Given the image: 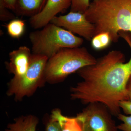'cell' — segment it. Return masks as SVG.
Wrapping results in <instances>:
<instances>
[{"instance_id":"9c48e42d","label":"cell","mask_w":131,"mask_h":131,"mask_svg":"<svg viewBox=\"0 0 131 131\" xmlns=\"http://www.w3.org/2000/svg\"><path fill=\"white\" fill-rule=\"evenodd\" d=\"M32 55L26 46H21L9 54V62L6 64L8 70L14 77H21L27 71L30 63Z\"/></svg>"},{"instance_id":"e0dca14e","label":"cell","mask_w":131,"mask_h":131,"mask_svg":"<svg viewBox=\"0 0 131 131\" xmlns=\"http://www.w3.org/2000/svg\"><path fill=\"white\" fill-rule=\"evenodd\" d=\"M46 131H62L58 121L52 115L50 119L46 124Z\"/></svg>"},{"instance_id":"3957f363","label":"cell","mask_w":131,"mask_h":131,"mask_svg":"<svg viewBox=\"0 0 131 131\" xmlns=\"http://www.w3.org/2000/svg\"><path fill=\"white\" fill-rule=\"evenodd\" d=\"M97 59L86 48H64L48 59L45 69L46 82L51 84L64 81L81 68L93 65Z\"/></svg>"},{"instance_id":"ac0fdd59","label":"cell","mask_w":131,"mask_h":131,"mask_svg":"<svg viewBox=\"0 0 131 131\" xmlns=\"http://www.w3.org/2000/svg\"><path fill=\"white\" fill-rule=\"evenodd\" d=\"M119 106L126 115H131V101H130L123 100L119 103Z\"/></svg>"},{"instance_id":"ba28073f","label":"cell","mask_w":131,"mask_h":131,"mask_svg":"<svg viewBox=\"0 0 131 131\" xmlns=\"http://www.w3.org/2000/svg\"><path fill=\"white\" fill-rule=\"evenodd\" d=\"M71 5V0H46L42 10L31 17V26L35 29L43 28L50 23L57 14L65 11Z\"/></svg>"},{"instance_id":"5bb4252c","label":"cell","mask_w":131,"mask_h":131,"mask_svg":"<svg viewBox=\"0 0 131 131\" xmlns=\"http://www.w3.org/2000/svg\"><path fill=\"white\" fill-rule=\"evenodd\" d=\"M111 42L109 34L102 32L94 36L91 40V45L95 50H100L109 46Z\"/></svg>"},{"instance_id":"5b68a950","label":"cell","mask_w":131,"mask_h":131,"mask_svg":"<svg viewBox=\"0 0 131 131\" xmlns=\"http://www.w3.org/2000/svg\"><path fill=\"white\" fill-rule=\"evenodd\" d=\"M48 58L42 55L32 54L30 65L24 75L13 78L7 92L8 96H14L16 101L32 95L46 82L45 72Z\"/></svg>"},{"instance_id":"ffe728a7","label":"cell","mask_w":131,"mask_h":131,"mask_svg":"<svg viewBox=\"0 0 131 131\" xmlns=\"http://www.w3.org/2000/svg\"><path fill=\"white\" fill-rule=\"evenodd\" d=\"M127 100L131 101V76L129 78L126 86Z\"/></svg>"},{"instance_id":"7c38bea8","label":"cell","mask_w":131,"mask_h":131,"mask_svg":"<svg viewBox=\"0 0 131 131\" xmlns=\"http://www.w3.org/2000/svg\"><path fill=\"white\" fill-rule=\"evenodd\" d=\"M52 115L58 121L62 131H76L77 127L81 126L76 118H69L64 117L59 109L54 110Z\"/></svg>"},{"instance_id":"52a82bcc","label":"cell","mask_w":131,"mask_h":131,"mask_svg":"<svg viewBox=\"0 0 131 131\" xmlns=\"http://www.w3.org/2000/svg\"><path fill=\"white\" fill-rule=\"evenodd\" d=\"M50 22L88 41L91 40L94 35V26L87 19L84 14L79 12L70 11L66 15L55 16Z\"/></svg>"},{"instance_id":"9a60e30c","label":"cell","mask_w":131,"mask_h":131,"mask_svg":"<svg viewBox=\"0 0 131 131\" xmlns=\"http://www.w3.org/2000/svg\"><path fill=\"white\" fill-rule=\"evenodd\" d=\"M90 0H71V12L84 14L89 7Z\"/></svg>"},{"instance_id":"4fadbf2b","label":"cell","mask_w":131,"mask_h":131,"mask_svg":"<svg viewBox=\"0 0 131 131\" xmlns=\"http://www.w3.org/2000/svg\"><path fill=\"white\" fill-rule=\"evenodd\" d=\"M8 33L14 38L19 39L25 32V24L20 19H13L6 26Z\"/></svg>"},{"instance_id":"2e32d148","label":"cell","mask_w":131,"mask_h":131,"mask_svg":"<svg viewBox=\"0 0 131 131\" xmlns=\"http://www.w3.org/2000/svg\"><path fill=\"white\" fill-rule=\"evenodd\" d=\"M117 117L118 119L122 122L117 126L118 130L122 131H131V115L127 116L120 113Z\"/></svg>"},{"instance_id":"30bf717a","label":"cell","mask_w":131,"mask_h":131,"mask_svg":"<svg viewBox=\"0 0 131 131\" xmlns=\"http://www.w3.org/2000/svg\"><path fill=\"white\" fill-rule=\"evenodd\" d=\"M38 119L35 116L29 115L14 119V122L8 125L5 131H36Z\"/></svg>"},{"instance_id":"7a4b0ae2","label":"cell","mask_w":131,"mask_h":131,"mask_svg":"<svg viewBox=\"0 0 131 131\" xmlns=\"http://www.w3.org/2000/svg\"><path fill=\"white\" fill-rule=\"evenodd\" d=\"M84 14L94 26V36L107 32L116 43L120 32L131 34V0H93Z\"/></svg>"},{"instance_id":"8fae6325","label":"cell","mask_w":131,"mask_h":131,"mask_svg":"<svg viewBox=\"0 0 131 131\" xmlns=\"http://www.w3.org/2000/svg\"><path fill=\"white\" fill-rule=\"evenodd\" d=\"M46 0H17L16 9L19 14L35 15L42 10Z\"/></svg>"},{"instance_id":"d6986e66","label":"cell","mask_w":131,"mask_h":131,"mask_svg":"<svg viewBox=\"0 0 131 131\" xmlns=\"http://www.w3.org/2000/svg\"><path fill=\"white\" fill-rule=\"evenodd\" d=\"M17 0H1V5L13 10L16 9Z\"/></svg>"},{"instance_id":"8992f818","label":"cell","mask_w":131,"mask_h":131,"mask_svg":"<svg viewBox=\"0 0 131 131\" xmlns=\"http://www.w3.org/2000/svg\"><path fill=\"white\" fill-rule=\"evenodd\" d=\"M112 115L105 106L95 102L88 104L76 118L82 131H118Z\"/></svg>"},{"instance_id":"277c9868","label":"cell","mask_w":131,"mask_h":131,"mask_svg":"<svg viewBox=\"0 0 131 131\" xmlns=\"http://www.w3.org/2000/svg\"><path fill=\"white\" fill-rule=\"evenodd\" d=\"M29 39L32 54L45 56L48 59L61 49L80 47L83 43L82 38L51 22L42 30L30 33Z\"/></svg>"},{"instance_id":"6da1fadb","label":"cell","mask_w":131,"mask_h":131,"mask_svg":"<svg viewBox=\"0 0 131 131\" xmlns=\"http://www.w3.org/2000/svg\"><path fill=\"white\" fill-rule=\"evenodd\" d=\"M131 50V36H122ZM82 79L70 88L71 100L84 104L98 102L107 108L112 115L120 114L119 103L127 100L126 86L131 76V57L125 63L123 53L112 50L97 59L96 63L77 71Z\"/></svg>"}]
</instances>
